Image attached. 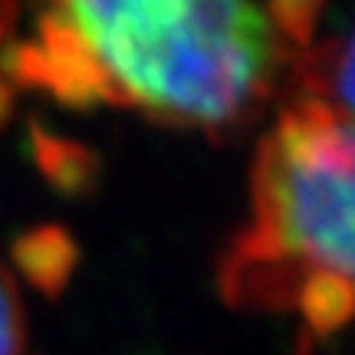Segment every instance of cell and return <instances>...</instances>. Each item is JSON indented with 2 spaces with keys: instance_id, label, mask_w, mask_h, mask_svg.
Masks as SVG:
<instances>
[{
  "instance_id": "3",
  "label": "cell",
  "mask_w": 355,
  "mask_h": 355,
  "mask_svg": "<svg viewBox=\"0 0 355 355\" xmlns=\"http://www.w3.org/2000/svg\"><path fill=\"white\" fill-rule=\"evenodd\" d=\"M290 79L300 99H313L345 119H355V20L343 33L306 46Z\"/></svg>"
},
{
  "instance_id": "6",
  "label": "cell",
  "mask_w": 355,
  "mask_h": 355,
  "mask_svg": "<svg viewBox=\"0 0 355 355\" xmlns=\"http://www.w3.org/2000/svg\"><path fill=\"white\" fill-rule=\"evenodd\" d=\"M293 306L306 316L309 329L329 336L355 316V286L332 273H309L293 296Z\"/></svg>"
},
{
  "instance_id": "7",
  "label": "cell",
  "mask_w": 355,
  "mask_h": 355,
  "mask_svg": "<svg viewBox=\"0 0 355 355\" xmlns=\"http://www.w3.org/2000/svg\"><path fill=\"white\" fill-rule=\"evenodd\" d=\"M24 349H26L24 303H20L13 273L0 263V355H24Z\"/></svg>"
},
{
  "instance_id": "8",
  "label": "cell",
  "mask_w": 355,
  "mask_h": 355,
  "mask_svg": "<svg viewBox=\"0 0 355 355\" xmlns=\"http://www.w3.org/2000/svg\"><path fill=\"white\" fill-rule=\"evenodd\" d=\"M10 115H13V86L0 76V128L10 122Z\"/></svg>"
},
{
  "instance_id": "9",
  "label": "cell",
  "mask_w": 355,
  "mask_h": 355,
  "mask_svg": "<svg viewBox=\"0 0 355 355\" xmlns=\"http://www.w3.org/2000/svg\"><path fill=\"white\" fill-rule=\"evenodd\" d=\"M13 17H17V7L13 3H0V46H3V40L10 37Z\"/></svg>"
},
{
  "instance_id": "4",
  "label": "cell",
  "mask_w": 355,
  "mask_h": 355,
  "mask_svg": "<svg viewBox=\"0 0 355 355\" xmlns=\"http://www.w3.org/2000/svg\"><path fill=\"white\" fill-rule=\"evenodd\" d=\"M13 263L33 290L56 296L76 273L79 247L73 234L60 224H40L13 241Z\"/></svg>"
},
{
  "instance_id": "1",
  "label": "cell",
  "mask_w": 355,
  "mask_h": 355,
  "mask_svg": "<svg viewBox=\"0 0 355 355\" xmlns=\"http://www.w3.org/2000/svg\"><path fill=\"white\" fill-rule=\"evenodd\" d=\"M50 13L86 56L99 102L207 135L263 112L319 20L316 3L230 0H102Z\"/></svg>"
},
{
  "instance_id": "2",
  "label": "cell",
  "mask_w": 355,
  "mask_h": 355,
  "mask_svg": "<svg viewBox=\"0 0 355 355\" xmlns=\"http://www.w3.org/2000/svg\"><path fill=\"white\" fill-rule=\"evenodd\" d=\"M309 273L355 286V119L293 96L260 139L250 220L220 263V290L243 309H286Z\"/></svg>"
},
{
  "instance_id": "5",
  "label": "cell",
  "mask_w": 355,
  "mask_h": 355,
  "mask_svg": "<svg viewBox=\"0 0 355 355\" xmlns=\"http://www.w3.org/2000/svg\"><path fill=\"white\" fill-rule=\"evenodd\" d=\"M30 152H33L37 168L46 175V181L63 194H79V191L96 184L99 155L89 152L79 141L53 135L40 122H33V128H30Z\"/></svg>"
}]
</instances>
